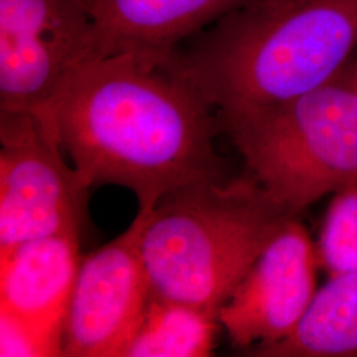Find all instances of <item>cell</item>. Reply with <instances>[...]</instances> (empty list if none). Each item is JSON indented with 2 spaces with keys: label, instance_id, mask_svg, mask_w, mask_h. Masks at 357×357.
<instances>
[{
  "label": "cell",
  "instance_id": "cell-11",
  "mask_svg": "<svg viewBox=\"0 0 357 357\" xmlns=\"http://www.w3.org/2000/svg\"><path fill=\"white\" fill-rule=\"evenodd\" d=\"M249 352L261 357H357V271L328 278L293 333Z\"/></svg>",
  "mask_w": 357,
  "mask_h": 357
},
{
  "label": "cell",
  "instance_id": "cell-13",
  "mask_svg": "<svg viewBox=\"0 0 357 357\" xmlns=\"http://www.w3.org/2000/svg\"><path fill=\"white\" fill-rule=\"evenodd\" d=\"M315 248L328 278L357 271V183L333 195Z\"/></svg>",
  "mask_w": 357,
  "mask_h": 357
},
{
  "label": "cell",
  "instance_id": "cell-10",
  "mask_svg": "<svg viewBox=\"0 0 357 357\" xmlns=\"http://www.w3.org/2000/svg\"><path fill=\"white\" fill-rule=\"evenodd\" d=\"M81 258L78 234L61 233L0 252V312L63 345L65 315Z\"/></svg>",
  "mask_w": 357,
  "mask_h": 357
},
{
  "label": "cell",
  "instance_id": "cell-7",
  "mask_svg": "<svg viewBox=\"0 0 357 357\" xmlns=\"http://www.w3.org/2000/svg\"><path fill=\"white\" fill-rule=\"evenodd\" d=\"M146 211L112 243L81 259L65 315L61 356L125 357L151 290L141 234Z\"/></svg>",
  "mask_w": 357,
  "mask_h": 357
},
{
  "label": "cell",
  "instance_id": "cell-2",
  "mask_svg": "<svg viewBox=\"0 0 357 357\" xmlns=\"http://www.w3.org/2000/svg\"><path fill=\"white\" fill-rule=\"evenodd\" d=\"M357 47V0H248L184 41L165 66L217 118L318 89Z\"/></svg>",
  "mask_w": 357,
  "mask_h": 357
},
{
  "label": "cell",
  "instance_id": "cell-1",
  "mask_svg": "<svg viewBox=\"0 0 357 357\" xmlns=\"http://www.w3.org/2000/svg\"><path fill=\"white\" fill-rule=\"evenodd\" d=\"M51 118L82 181L126 187L139 209L185 185L227 180L215 110L165 66L131 56L86 61L66 78Z\"/></svg>",
  "mask_w": 357,
  "mask_h": 357
},
{
  "label": "cell",
  "instance_id": "cell-5",
  "mask_svg": "<svg viewBox=\"0 0 357 357\" xmlns=\"http://www.w3.org/2000/svg\"><path fill=\"white\" fill-rule=\"evenodd\" d=\"M0 252L79 234L89 187L65 162L57 134L23 113H0Z\"/></svg>",
  "mask_w": 357,
  "mask_h": 357
},
{
  "label": "cell",
  "instance_id": "cell-14",
  "mask_svg": "<svg viewBox=\"0 0 357 357\" xmlns=\"http://www.w3.org/2000/svg\"><path fill=\"white\" fill-rule=\"evenodd\" d=\"M0 356H61V344L24 320L0 312Z\"/></svg>",
  "mask_w": 357,
  "mask_h": 357
},
{
  "label": "cell",
  "instance_id": "cell-12",
  "mask_svg": "<svg viewBox=\"0 0 357 357\" xmlns=\"http://www.w3.org/2000/svg\"><path fill=\"white\" fill-rule=\"evenodd\" d=\"M216 312L150 296L125 357H205L213 351Z\"/></svg>",
  "mask_w": 357,
  "mask_h": 357
},
{
  "label": "cell",
  "instance_id": "cell-16",
  "mask_svg": "<svg viewBox=\"0 0 357 357\" xmlns=\"http://www.w3.org/2000/svg\"><path fill=\"white\" fill-rule=\"evenodd\" d=\"M351 69H352V76H354V79H355V84L357 85V64L352 65Z\"/></svg>",
  "mask_w": 357,
  "mask_h": 357
},
{
  "label": "cell",
  "instance_id": "cell-6",
  "mask_svg": "<svg viewBox=\"0 0 357 357\" xmlns=\"http://www.w3.org/2000/svg\"><path fill=\"white\" fill-rule=\"evenodd\" d=\"M90 31L76 0H0V113L50 122L66 78L89 60Z\"/></svg>",
  "mask_w": 357,
  "mask_h": 357
},
{
  "label": "cell",
  "instance_id": "cell-8",
  "mask_svg": "<svg viewBox=\"0 0 357 357\" xmlns=\"http://www.w3.org/2000/svg\"><path fill=\"white\" fill-rule=\"evenodd\" d=\"M318 268L315 243L305 225L290 217L218 308L217 319L231 343L250 351L293 333L319 290Z\"/></svg>",
  "mask_w": 357,
  "mask_h": 357
},
{
  "label": "cell",
  "instance_id": "cell-15",
  "mask_svg": "<svg viewBox=\"0 0 357 357\" xmlns=\"http://www.w3.org/2000/svg\"><path fill=\"white\" fill-rule=\"evenodd\" d=\"M78 3H81L85 8H88L90 13V8H91V6H93V3L96 1V0H76Z\"/></svg>",
  "mask_w": 357,
  "mask_h": 357
},
{
  "label": "cell",
  "instance_id": "cell-3",
  "mask_svg": "<svg viewBox=\"0 0 357 357\" xmlns=\"http://www.w3.org/2000/svg\"><path fill=\"white\" fill-rule=\"evenodd\" d=\"M293 216L249 175L168 193L146 211L142 229L151 295L217 314Z\"/></svg>",
  "mask_w": 357,
  "mask_h": 357
},
{
  "label": "cell",
  "instance_id": "cell-4",
  "mask_svg": "<svg viewBox=\"0 0 357 357\" xmlns=\"http://www.w3.org/2000/svg\"><path fill=\"white\" fill-rule=\"evenodd\" d=\"M217 119L249 176L290 215L357 183V85L351 66L293 100Z\"/></svg>",
  "mask_w": 357,
  "mask_h": 357
},
{
  "label": "cell",
  "instance_id": "cell-9",
  "mask_svg": "<svg viewBox=\"0 0 357 357\" xmlns=\"http://www.w3.org/2000/svg\"><path fill=\"white\" fill-rule=\"evenodd\" d=\"M248 0H96L89 60L131 56L163 68L178 47Z\"/></svg>",
  "mask_w": 357,
  "mask_h": 357
}]
</instances>
